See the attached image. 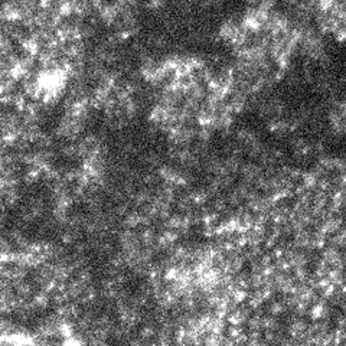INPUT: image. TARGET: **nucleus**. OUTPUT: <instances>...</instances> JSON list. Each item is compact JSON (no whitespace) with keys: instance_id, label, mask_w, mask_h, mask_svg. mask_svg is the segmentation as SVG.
I'll use <instances>...</instances> for the list:
<instances>
[{"instance_id":"1","label":"nucleus","mask_w":346,"mask_h":346,"mask_svg":"<svg viewBox=\"0 0 346 346\" xmlns=\"http://www.w3.org/2000/svg\"><path fill=\"white\" fill-rule=\"evenodd\" d=\"M146 82L155 113L170 124H211L232 110L238 94L228 69L195 55H169L150 64Z\"/></svg>"},{"instance_id":"2","label":"nucleus","mask_w":346,"mask_h":346,"mask_svg":"<svg viewBox=\"0 0 346 346\" xmlns=\"http://www.w3.org/2000/svg\"><path fill=\"white\" fill-rule=\"evenodd\" d=\"M231 58L229 74L236 87H263L287 71L302 37L287 16L270 6L252 8L224 30Z\"/></svg>"}]
</instances>
